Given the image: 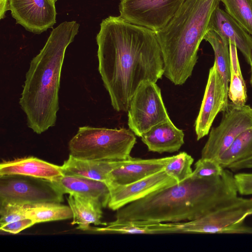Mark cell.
<instances>
[{"label": "cell", "instance_id": "cell-8", "mask_svg": "<svg viewBox=\"0 0 252 252\" xmlns=\"http://www.w3.org/2000/svg\"><path fill=\"white\" fill-rule=\"evenodd\" d=\"M169 120L160 88L156 83L143 82L130 101L127 123L129 129L141 137L152 127Z\"/></svg>", "mask_w": 252, "mask_h": 252}, {"label": "cell", "instance_id": "cell-32", "mask_svg": "<svg viewBox=\"0 0 252 252\" xmlns=\"http://www.w3.org/2000/svg\"><path fill=\"white\" fill-rule=\"evenodd\" d=\"M246 168H252V160L234 164L228 169L232 171H236Z\"/></svg>", "mask_w": 252, "mask_h": 252}, {"label": "cell", "instance_id": "cell-20", "mask_svg": "<svg viewBox=\"0 0 252 252\" xmlns=\"http://www.w3.org/2000/svg\"><path fill=\"white\" fill-rule=\"evenodd\" d=\"M93 230L105 233L155 234L182 233L180 222H159L148 220L115 221Z\"/></svg>", "mask_w": 252, "mask_h": 252}, {"label": "cell", "instance_id": "cell-1", "mask_svg": "<svg viewBox=\"0 0 252 252\" xmlns=\"http://www.w3.org/2000/svg\"><path fill=\"white\" fill-rule=\"evenodd\" d=\"M96 40L98 70L114 109L128 111L144 82L162 78L164 64L156 33L120 16L103 20Z\"/></svg>", "mask_w": 252, "mask_h": 252}, {"label": "cell", "instance_id": "cell-5", "mask_svg": "<svg viewBox=\"0 0 252 252\" xmlns=\"http://www.w3.org/2000/svg\"><path fill=\"white\" fill-rule=\"evenodd\" d=\"M135 134L126 128L79 127L68 143L69 155L84 159L123 160L131 158Z\"/></svg>", "mask_w": 252, "mask_h": 252}, {"label": "cell", "instance_id": "cell-33", "mask_svg": "<svg viewBox=\"0 0 252 252\" xmlns=\"http://www.w3.org/2000/svg\"><path fill=\"white\" fill-rule=\"evenodd\" d=\"M8 0H0V18L2 19L4 18L6 12L8 9Z\"/></svg>", "mask_w": 252, "mask_h": 252}, {"label": "cell", "instance_id": "cell-30", "mask_svg": "<svg viewBox=\"0 0 252 252\" xmlns=\"http://www.w3.org/2000/svg\"><path fill=\"white\" fill-rule=\"evenodd\" d=\"M234 177L238 193L243 195L252 194V173H240Z\"/></svg>", "mask_w": 252, "mask_h": 252}, {"label": "cell", "instance_id": "cell-26", "mask_svg": "<svg viewBox=\"0 0 252 252\" xmlns=\"http://www.w3.org/2000/svg\"><path fill=\"white\" fill-rule=\"evenodd\" d=\"M225 11L252 36V0H220Z\"/></svg>", "mask_w": 252, "mask_h": 252}, {"label": "cell", "instance_id": "cell-29", "mask_svg": "<svg viewBox=\"0 0 252 252\" xmlns=\"http://www.w3.org/2000/svg\"><path fill=\"white\" fill-rule=\"evenodd\" d=\"M224 169L218 161L201 158L195 162V169L189 177L203 178L219 176Z\"/></svg>", "mask_w": 252, "mask_h": 252}, {"label": "cell", "instance_id": "cell-24", "mask_svg": "<svg viewBox=\"0 0 252 252\" xmlns=\"http://www.w3.org/2000/svg\"><path fill=\"white\" fill-rule=\"evenodd\" d=\"M230 55V79L228 89V98L237 106L245 105L247 100V87L243 78L234 43L229 41Z\"/></svg>", "mask_w": 252, "mask_h": 252}, {"label": "cell", "instance_id": "cell-14", "mask_svg": "<svg viewBox=\"0 0 252 252\" xmlns=\"http://www.w3.org/2000/svg\"><path fill=\"white\" fill-rule=\"evenodd\" d=\"M209 30L235 44L247 63H252V36L225 10L218 6L211 18Z\"/></svg>", "mask_w": 252, "mask_h": 252}, {"label": "cell", "instance_id": "cell-19", "mask_svg": "<svg viewBox=\"0 0 252 252\" xmlns=\"http://www.w3.org/2000/svg\"><path fill=\"white\" fill-rule=\"evenodd\" d=\"M126 160L84 159L69 155L61 166L63 175L84 177L106 184L109 181V173L122 165Z\"/></svg>", "mask_w": 252, "mask_h": 252}, {"label": "cell", "instance_id": "cell-11", "mask_svg": "<svg viewBox=\"0 0 252 252\" xmlns=\"http://www.w3.org/2000/svg\"><path fill=\"white\" fill-rule=\"evenodd\" d=\"M228 88L214 63L209 70L207 83L200 109L195 122L197 140L207 135L219 112H224L229 106Z\"/></svg>", "mask_w": 252, "mask_h": 252}, {"label": "cell", "instance_id": "cell-15", "mask_svg": "<svg viewBox=\"0 0 252 252\" xmlns=\"http://www.w3.org/2000/svg\"><path fill=\"white\" fill-rule=\"evenodd\" d=\"M52 181L63 194H76L93 200L102 208L108 206L110 191L104 182L67 175H63Z\"/></svg>", "mask_w": 252, "mask_h": 252}, {"label": "cell", "instance_id": "cell-35", "mask_svg": "<svg viewBox=\"0 0 252 252\" xmlns=\"http://www.w3.org/2000/svg\"><path fill=\"white\" fill-rule=\"evenodd\" d=\"M56 1H57V0H55Z\"/></svg>", "mask_w": 252, "mask_h": 252}, {"label": "cell", "instance_id": "cell-17", "mask_svg": "<svg viewBox=\"0 0 252 252\" xmlns=\"http://www.w3.org/2000/svg\"><path fill=\"white\" fill-rule=\"evenodd\" d=\"M171 158L143 159L131 157L109 173L107 183L126 185L137 181L163 169Z\"/></svg>", "mask_w": 252, "mask_h": 252}, {"label": "cell", "instance_id": "cell-21", "mask_svg": "<svg viewBox=\"0 0 252 252\" xmlns=\"http://www.w3.org/2000/svg\"><path fill=\"white\" fill-rule=\"evenodd\" d=\"M67 202L73 213L71 224H77V229L91 230V224L107 225V223L101 221L102 207L98 203L72 194L69 195Z\"/></svg>", "mask_w": 252, "mask_h": 252}, {"label": "cell", "instance_id": "cell-31", "mask_svg": "<svg viewBox=\"0 0 252 252\" xmlns=\"http://www.w3.org/2000/svg\"><path fill=\"white\" fill-rule=\"evenodd\" d=\"M35 224L32 219L27 218L0 226V229L6 232L17 234Z\"/></svg>", "mask_w": 252, "mask_h": 252}, {"label": "cell", "instance_id": "cell-9", "mask_svg": "<svg viewBox=\"0 0 252 252\" xmlns=\"http://www.w3.org/2000/svg\"><path fill=\"white\" fill-rule=\"evenodd\" d=\"M252 127V107L229 103L220 124L212 128L201 151V158L218 161L234 140L244 131Z\"/></svg>", "mask_w": 252, "mask_h": 252}, {"label": "cell", "instance_id": "cell-22", "mask_svg": "<svg viewBox=\"0 0 252 252\" xmlns=\"http://www.w3.org/2000/svg\"><path fill=\"white\" fill-rule=\"evenodd\" d=\"M252 160V127L242 132L218 160L221 167L231 166Z\"/></svg>", "mask_w": 252, "mask_h": 252}, {"label": "cell", "instance_id": "cell-2", "mask_svg": "<svg viewBox=\"0 0 252 252\" xmlns=\"http://www.w3.org/2000/svg\"><path fill=\"white\" fill-rule=\"evenodd\" d=\"M238 193L233 173L224 169L220 175L189 177L130 203L117 210L115 221L192 220L233 201Z\"/></svg>", "mask_w": 252, "mask_h": 252}, {"label": "cell", "instance_id": "cell-25", "mask_svg": "<svg viewBox=\"0 0 252 252\" xmlns=\"http://www.w3.org/2000/svg\"><path fill=\"white\" fill-rule=\"evenodd\" d=\"M26 217L36 224L72 218L73 213L69 206L60 203L41 202L29 205Z\"/></svg>", "mask_w": 252, "mask_h": 252}, {"label": "cell", "instance_id": "cell-13", "mask_svg": "<svg viewBox=\"0 0 252 252\" xmlns=\"http://www.w3.org/2000/svg\"><path fill=\"white\" fill-rule=\"evenodd\" d=\"M55 0H8V9L16 23L36 34L56 23Z\"/></svg>", "mask_w": 252, "mask_h": 252}, {"label": "cell", "instance_id": "cell-23", "mask_svg": "<svg viewBox=\"0 0 252 252\" xmlns=\"http://www.w3.org/2000/svg\"><path fill=\"white\" fill-rule=\"evenodd\" d=\"M204 39L211 45L215 55V62L218 71L226 88L230 79V55L229 41L212 30H209Z\"/></svg>", "mask_w": 252, "mask_h": 252}, {"label": "cell", "instance_id": "cell-4", "mask_svg": "<svg viewBox=\"0 0 252 252\" xmlns=\"http://www.w3.org/2000/svg\"><path fill=\"white\" fill-rule=\"evenodd\" d=\"M220 0H185L163 29L155 32L164 64L163 75L175 85L191 75L199 45Z\"/></svg>", "mask_w": 252, "mask_h": 252}, {"label": "cell", "instance_id": "cell-7", "mask_svg": "<svg viewBox=\"0 0 252 252\" xmlns=\"http://www.w3.org/2000/svg\"><path fill=\"white\" fill-rule=\"evenodd\" d=\"M63 193L50 180L21 175L0 176V203H61Z\"/></svg>", "mask_w": 252, "mask_h": 252}, {"label": "cell", "instance_id": "cell-10", "mask_svg": "<svg viewBox=\"0 0 252 252\" xmlns=\"http://www.w3.org/2000/svg\"><path fill=\"white\" fill-rule=\"evenodd\" d=\"M185 0H121L120 16L155 32L163 29Z\"/></svg>", "mask_w": 252, "mask_h": 252}, {"label": "cell", "instance_id": "cell-6", "mask_svg": "<svg viewBox=\"0 0 252 252\" xmlns=\"http://www.w3.org/2000/svg\"><path fill=\"white\" fill-rule=\"evenodd\" d=\"M252 215V199L238 196L230 203L197 219L180 222L182 233H252V228L244 225Z\"/></svg>", "mask_w": 252, "mask_h": 252}, {"label": "cell", "instance_id": "cell-12", "mask_svg": "<svg viewBox=\"0 0 252 252\" xmlns=\"http://www.w3.org/2000/svg\"><path fill=\"white\" fill-rule=\"evenodd\" d=\"M177 183V181L168 175L164 169L130 184L107 183L110 191L108 207L113 211H117L156 191Z\"/></svg>", "mask_w": 252, "mask_h": 252}, {"label": "cell", "instance_id": "cell-34", "mask_svg": "<svg viewBox=\"0 0 252 252\" xmlns=\"http://www.w3.org/2000/svg\"><path fill=\"white\" fill-rule=\"evenodd\" d=\"M251 80H250V83L252 86V64L251 65Z\"/></svg>", "mask_w": 252, "mask_h": 252}, {"label": "cell", "instance_id": "cell-27", "mask_svg": "<svg viewBox=\"0 0 252 252\" xmlns=\"http://www.w3.org/2000/svg\"><path fill=\"white\" fill-rule=\"evenodd\" d=\"M191 156L185 152L172 156L164 168L166 173L179 183L189 178L192 173L191 166L193 162Z\"/></svg>", "mask_w": 252, "mask_h": 252}, {"label": "cell", "instance_id": "cell-18", "mask_svg": "<svg viewBox=\"0 0 252 252\" xmlns=\"http://www.w3.org/2000/svg\"><path fill=\"white\" fill-rule=\"evenodd\" d=\"M149 151L159 154L178 151L184 143V133L171 120L152 127L141 137Z\"/></svg>", "mask_w": 252, "mask_h": 252}, {"label": "cell", "instance_id": "cell-16", "mask_svg": "<svg viewBox=\"0 0 252 252\" xmlns=\"http://www.w3.org/2000/svg\"><path fill=\"white\" fill-rule=\"evenodd\" d=\"M21 175L53 181L63 176L61 166L34 157L4 160L0 164V176Z\"/></svg>", "mask_w": 252, "mask_h": 252}, {"label": "cell", "instance_id": "cell-3", "mask_svg": "<svg viewBox=\"0 0 252 252\" xmlns=\"http://www.w3.org/2000/svg\"><path fill=\"white\" fill-rule=\"evenodd\" d=\"M79 28L74 21L60 24L53 29L43 48L30 63L19 104L28 126L38 134L56 124L65 53Z\"/></svg>", "mask_w": 252, "mask_h": 252}, {"label": "cell", "instance_id": "cell-28", "mask_svg": "<svg viewBox=\"0 0 252 252\" xmlns=\"http://www.w3.org/2000/svg\"><path fill=\"white\" fill-rule=\"evenodd\" d=\"M29 206L16 203H0V226L27 218L26 212Z\"/></svg>", "mask_w": 252, "mask_h": 252}]
</instances>
